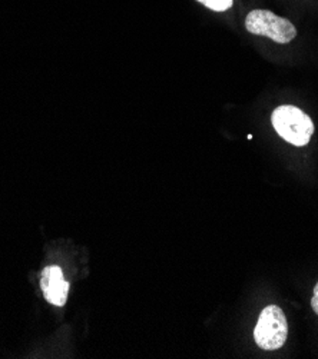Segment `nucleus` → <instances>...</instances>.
Returning a JSON list of instances; mask_svg holds the SVG:
<instances>
[{
  "label": "nucleus",
  "mask_w": 318,
  "mask_h": 359,
  "mask_svg": "<svg viewBox=\"0 0 318 359\" xmlns=\"http://www.w3.org/2000/svg\"><path fill=\"white\" fill-rule=\"evenodd\" d=\"M289 324L284 312L277 305L264 308L254 330V339L264 351H275L286 344Z\"/></svg>",
  "instance_id": "3"
},
{
  "label": "nucleus",
  "mask_w": 318,
  "mask_h": 359,
  "mask_svg": "<svg viewBox=\"0 0 318 359\" xmlns=\"http://www.w3.org/2000/svg\"><path fill=\"white\" fill-rule=\"evenodd\" d=\"M41 288L45 295V299L55 305L63 306L69 295V283L63 278V272L59 266H46L42 271L41 276Z\"/></svg>",
  "instance_id": "4"
},
{
  "label": "nucleus",
  "mask_w": 318,
  "mask_h": 359,
  "mask_svg": "<svg viewBox=\"0 0 318 359\" xmlns=\"http://www.w3.org/2000/svg\"><path fill=\"white\" fill-rule=\"evenodd\" d=\"M275 132L294 147H305L314 133L311 118L300 107L291 104L278 106L271 116Z\"/></svg>",
  "instance_id": "1"
},
{
  "label": "nucleus",
  "mask_w": 318,
  "mask_h": 359,
  "mask_svg": "<svg viewBox=\"0 0 318 359\" xmlns=\"http://www.w3.org/2000/svg\"><path fill=\"white\" fill-rule=\"evenodd\" d=\"M245 27L251 34L265 36L281 45L290 43L297 36V29L289 19L264 9H256L246 15Z\"/></svg>",
  "instance_id": "2"
},
{
  "label": "nucleus",
  "mask_w": 318,
  "mask_h": 359,
  "mask_svg": "<svg viewBox=\"0 0 318 359\" xmlns=\"http://www.w3.org/2000/svg\"><path fill=\"white\" fill-rule=\"evenodd\" d=\"M198 2L216 12H225L232 6V0H198Z\"/></svg>",
  "instance_id": "5"
},
{
  "label": "nucleus",
  "mask_w": 318,
  "mask_h": 359,
  "mask_svg": "<svg viewBox=\"0 0 318 359\" xmlns=\"http://www.w3.org/2000/svg\"><path fill=\"white\" fill-rule=\"evenodd\" d=\"M311 306H312V311L318 315V283L315 285V288H314V295H312V299H311Z\"/></svg>",
  "instance_id": "6"
}]
</instances>
